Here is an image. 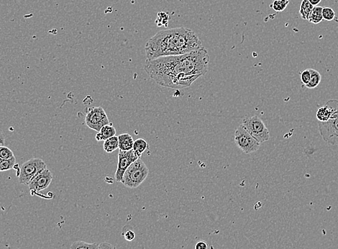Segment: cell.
<instances>
[{
	"label": "cell",
	"mask_w": 338,
	"mask_h": 249,
	"mask_svg": "<svg viewBox=\"0 0 338 249\" xmlns=\"http://www.w3.org/2000/svg\"><path fill=\"white\" fill-rule=\"evenodd\" d=\"M315 6L312 5L308 0H302L300 8V14L303 19L307 20L311 12Z\"/></svg>",
	"instance_id": "18"
},
{
	"label": "cell",
	"mask_w": 338,
	"mask_h": 249,
	"mask_svg": "<svg viewBox=\"0 0 338 249\" xmlns=\"http://www.w3.org/2000/svg\"><path fill=\"white\" fill-rule=\"evenodd\" d=\"M53 175L49 169H45L44 170L37 174L28 184L30 190L35 193H38L39 191L45 190L50 185L52 182Z\"/></svg>",
	"instance_id": "10"
},
{
	"label": "cell",
	"mask_w": 338,
	"mask_h": 249,
	"mask_svg": "<svg viewBox=\"0 0 338 249\" xmlns=\"http://www.w3.org/2000/svg\"><path fill=\"white\" fill-rule=\"evenodd\" d=\"M13 157H14V154L11 149L4 145L0 146V158L10 159Z\"/></svg>",
	"instance_id": "23"
},
{
	"label": "cell",
	"mask_w": 338,
	"mask_h": 249,
	"mask_svg": "<svg viewBox=\"0 0 338 249\" xmlns=\"http://www.w3.org/2000/svg\"><path fill=\"white\" fill-rule=\"evenodd\" d=\"M322 17L325 20L333 21L336 18V13L330 7H322Z\"/></svg>",
	"instance_id": "22"
},
{
	"label": "cell",
	"mask_w": 338,
	"mask_h": 249,
	"mask_svg": "<svg viewBox=\"0 0 338 249\" xmlns=\"http://www.w3.org/2000/svg\"><path fill=\"white\" fill-rule=\"evenodd\" d=\"M210 56L205 48L183 55L146 60L145 70L159 85L185 88L208 71Z\"/></svg>",
	"instance_id": "1"
},
{
	"label": "cell",
	"mask_w": 338,
	"mask_h": 249,
	"mask_svg": "<svg viewBox=\"0 0 338 249\" xmlns=\"http://www.w3.org/2000/svg\"><path fill=\"white\" fill-rule=\"evenodd\" d=\"M307 20L311 23L315 24V25L321 22L323 20L322 7L315 6L313 10L311 12Z\"/></svg>",
	"instance_id": "14"
},
{
	"label": "cell",
	"mask_w": 338,
	"mask_h": 249,
	"mask_svg": "<svg viewBox=\"0 0 338 249\" xmlns=\"http://www.w3.org/2000/svg\"><path fill=\"white\" fill-rule=\"evenodd\" d=\"M87 127L94 131L100 132L103 126L109 124L107 115L101 106L89 108L85 116Z\"/></svg>",
	"instance_id": "7"
},
{
	"label": "cell",
	"mask_w": 338,
	"mask_h": 249,
	"mask_svg": "<svg viewBox=\"0 0 338 249\" xmlns=\"http://www.w3.org/2000/svg\"><path fill=\"white\" fill-rule=\"evenodd\" d=\"M242 125L255 137L260 143L267 142L270 139V133L264 121L258 116L246 117L243 120Z\"/></svg>",
	"instance_id": "5"
},
{
	"label": "cell",
	"mask_w": 338,
	"mask_h": 249,
	"mask_svg": "<svg viewBox=\"0 0 338 249\" xmlns=\"http://www.w3.org/2000/svg\"><path fill=\"white\" fill-rule=\"evenodd\" d=\"M47 168L46 163L40 158L31 159L22 165L18 181L21 184L28 186L35 177Z\"/></svg>",
	"instance_id": "4"
},
{
	"label": "cell",
	"mask_w": 338,
	"mask_h": 249,
	"mask_svg": "<svg viewBox=\"0 0 338 249\" xmlns=\"http://www.w3.org/2000/svg\"><path fill=\"white\" fill-rule=\"evenodd\" d=\"M119 149L123 151L133 149L134 139L129 133H122L118 136Z\"/></svg>",
	"instance_id": "12"
},
{
	"label": "cell",
	"mask_w": 338,
	"mask_h": 249,
	"mask_svg": "<svg viewBox=\"0 0 338 249\" xmlns=\"http://www.w3.org/2000/svg\"><path fill=\"white\" fill-rule=\"evenodd\" d=\"M300 79H301L302 83L304 85L309 83L311 79V73L309 69H306L302 72L301 74H300Z\"/></svg>",
	"instance_id": "24"
},
{
	"label": "cell",
	"mask_w": 338,
	"mask_h": 249,
	"mask_svg": "<svg viewBox=\"0 0 338 249\" xmlns=\"http://www.w3.org/2000/svg\"><path fill=\"white\" fill-rule=\"evenodd\" d=\"M311 73V79L309 83L306 84L305 86L309 89H313L316 88L320 83L321 76L320 73L315 69L309 68Z\"/></svg>",
	"instance_id": "16"
},
{
	"label": "cell",
	"mask_w": 338,
	"mask_h": 249,
	"mask_svg": "<svg viewBox=\"0 0 338 249\" xmlns=\"http://www.w3.org/2000/svg\"><path fill=\"white\" fill-rule=\"evenodd\" d=\"M235 144L246 154H250L258 151L261 147V143L253 137L243 125H240L235 132Z\"/></svg>",
	"instance_id": "6"
},
{
	"label": "cell",
	"mask_w": 338,
	"mask_h": 249,
	"mask_svg": "<svg viewBox=\"0 0 338 249\" xmlns=\"http://www.w3.org/2000/svg\"><path fill=\"white\" fill-rule=\"evenodd\" d=\"M138 158L139 157L135 154L133 149L129 150V151L120 150L118 154V168L115 175L117 182L121 183L126 169Z\"/></svg>",
	"instance_id": "9"
},
{
	"label": "cell",
	"mask_w": 338,
	"mask_h": 249,
	"mask_svg": "<svg viewBox=\"0 0 338 249\" xmlns=\"http://www.w3.org/2000/svg\"><path fill=\"white\" fill-rule=\"evenodd\" d=\"M124 237L125 238L126 241H133L135 238V232L132 230H127V232H125Z\"/></svg>",
	"instance_id": "25"
},
{
	"label": "cell",
	"mask_w": 338,
	"mask_h": 249,
	"mask_svg": "<svg viewBox=\"0 0 338 249\" xmlns=\"http://www.w3.org/2000/svg\"><path fill=\"white\" fill-rule=\"evenodd\" d=\"M147 148H148V143L145 139H138L134 141L133 150L139 158H141L142 153L146 150Z\"/></svg>",
	"instance_id": "17"
},
{
	"label": "cell",
	"mask_w": 338,
	"mask_h": 249,
	"mask_svg": "<svg viewBox=\"0 0 338 249\" xmlns=\"http://www.w3.org/2000/svg\"><path fill=\"white\" fill-rule=\"evenodd\" d=\"M4 141H5V136H4V133L3 132L0 130V144L1 145H4Z\"/></svg>",
	"instance_id": "28"
},
{
	"label": "cell",
	"mask_w": 338,
	"mask_h": 249,
	"mask_svg": "<svg viewBox=\"0 0 338 249\" xmlns=\"http://www.w3.org/2000/svg\"><path fill=\"white\" fill-rule=\"evenodd\" d=\"M313 6H318L321 2V0H308Z\"/></svg>",
	"instance_id": "29"
},
{
	"label": "cell",
	"mask_w": 338,
	"mask_h": 249,
	"mask_svg": "<svg viewBox=\"0 0 338 249\" xmlns=\"http://www.w3.org/2000/svg\"><path fill=\"white\" fill-rule=\"evenodd\" d=\"M195 249H208V244H207L205 241H199V242L196 243V245H195Z\"/></svg>",
	"instance_id": "26"
},
{
	"label": "cell",
	"mask_w": 338,
	"mask_h": 249,
	"mask_svg": "<svg viewBox=\"0 0 338 249\" xmlns=\"http://www.w3.org/2000/svg\"><path fill=\"white\" fill-rule=\"evenodd\" d=\"M148 173V166L141 158H138L126 169L121 183L129 188H136L146 179Z\"/></svg>",
	"instance_id": "3"
},
{
	"label": "cell",
	"mask_w": 338,
	"mask_h": 249,
	"mask_svg": "<svg viewBox=\"0 0 338 249\" xmlns=\"http://www.w3.org/2000/svg\"><path fill=\"white\" fill-rule=\"evenodd\" d=\"M16 163V159L14 157L10 159L0 158V172L10 170L13 169V166Z\"/></svg>",
	"instance_id": "19"
},
{
	"label": "cell",
	"mask_w": 338,
	"mask_h": 249,
	"mask_svg": "<svg viewBox=\"0 0 338 249\" xmlns=\"http://www.w3.org/2000/svg\"><path fill=\"white\" fill-rule=\"evenodd\" d=\"M115 134H116V130L115 127L112 126V124H108L102 127L100 131L98 132L96 135V139L98 142L105 141L111 136H115Z\"/></svg>",
	"instance_id": "13"
},
{
	"label": "cell",
	"mask_w": 338,
	"mask_h": 249,
	"mask_svg": "<svg viewBox=\"0 0 338 249\" xmlns=\"http://www.w3.org/2000/svg\"><path fill=\"white\" fill-rule=\"evenodd\" d=\"M319 121H326L332 118L338 117V100H330L326 103L325 106L320 108L316 115Z\"/></svg>",
	"instance_id": "11"
},
{
	"label": "cell",
	"mask_w": 338,
	"mask_h": 249,
	"mask_svg": "<svg viewBox=\"0 0 338 249\" xmlns=\"http://www.w3.org/2000/svg\"><path fill=\"white\" fill-rule=\"evenodd\" d=\"M318 126L321 136L326 143L338 145V117L326 121H319Z\"/></svg>",
	"instance_id": "8"
},
{
	"label": "cell",
	"mask_w": 338,
	"mask_h": 249,
	"mask_svg": "<svg viewBox=\"0 0 338 249\" xmlns=\"http://www.w3.org/2000/svg\"><path fill=\"white\" fill-rule=\"evenodd\" d=\"M202 41L192 30L172 28L157 33L147 42L146 60L183 55L202 48Z\"/></svg>",
	"instance_id": "2"
},
{
	"label": "cell",
	"mask_w": 338,
	"mask_h": 249,
	"mask_svg": "<svg viewBox=\"0 0 338 249\" xmlns=\"http://www.w3.org/2000/svg\"><path fill=\"white\" fill-rule=\"evenodd\" d=\"M114 247L110 245L107 243H102V244H99L98 249H113Z\"/></svg>",
	"instance_id": "27"
},
{
	"label": "cell",
	"mask_w": 338,
	"mask_h": 249,
	"mask_svg": "<svg viewBox=\"0 0 338 249\" xmlns=\"http://www.w3.org/2000/svg\"><path fill=\"white\" fill-rule=\"evenodd\" d=\"M103 148L104 150L107 153H112L115 151L119 148L118 136H111L105 140Z\"/></svg>",
	"instance_id": "15"
},
{
	"label": "cell",
	"mask_w": 338,
	"mask_h": 249,
	"mask_svg": "<svg viewBox=\"0 0 338 249\" xmlns=\"http://www.w3.org/2000/svg\"><path fill=\"white\" fill-rule=\"evenodd\" d=\"M99 244L97 243L89 244L85 241H76L71 246L72 249H98Z\"/></svg>",
	"instance_id": "20"
},
{
	"label": "cell",
	"mask_w": 338,
	"mask_h": 249,
	"mask_svg": "<svg viewBox=\"0 0 338 249\" xmlns=\"http://www.w3.org/2000/svg\"><path fill=\"white\" fill-rule=\"evenodd\" d=\"M289 1L288 0H273V3L270 4V7L274 11L283 12L287 7Z\"/></svg>",
	"instance_id": "21"
}]
</instances>
